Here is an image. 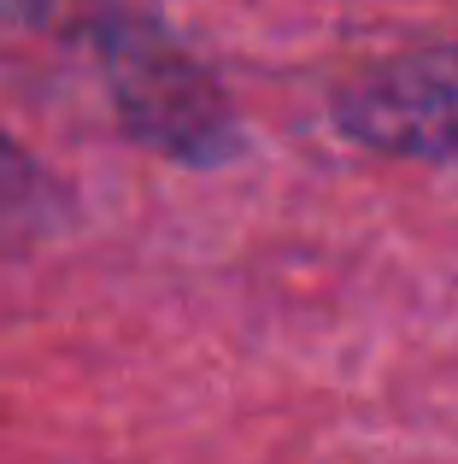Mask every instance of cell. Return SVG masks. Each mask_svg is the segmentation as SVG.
Masks as SVG:
<instances>
[{"label": "cell", "instance_id": "cell-2", "mask_svg": "<svg viewBox=\"0 0 458 464\" xmlns=\"http://www.w3.org/2000/svg\"><path fill=\"white\" fill-rule=\"evenodd\" d=\"M353 148L382 159H458V42L412 47L358 71L329 101Z\"/></svg>", "mask_w": 458, "mask_h": 464}, {"label": "cell", "instance_id": "cell-1", "mask_svg": "<svg viewBox=\"0 0 458 464\" xmlns=\"http://www.w3.org/2000/svg\"><path fill=\"white\" fill-rule=\"evenodd\" d=\"M82 42L100 65L118 130L136 148L188 170H224L247 153V130L229 89L159 18L124 0H100L82 24Z\"/></svg>", "mask_w": 458, "mask_h": 464}, {"label": "cell", "instance_id": "cell-4", "mask_svg": "<svg viewBox=\"0 0 458 464\" xmlns=\"http://www.w3.org/2000/svg\"><path fill=\"white\" fill-rule=\"evenodd\" d=\"M100 0H0V24L6 30H77Z\"/></svg>", "mask_w": 458, "mask_h": 464}, {"label": "cell", "instance_id": "cell-3", "mask_svg": "<svg viewBox=\"0 0 458 464\" xmlns=\"http://www.w3.org/2000/svg\"><path fill=\"white\" fill-rule=\"evenodd\" d=\"M71 218V194L24 141L0 130V253H30Z\"/></svg>", "mask_w": 458, "mask_h": 464}]
</instances>
